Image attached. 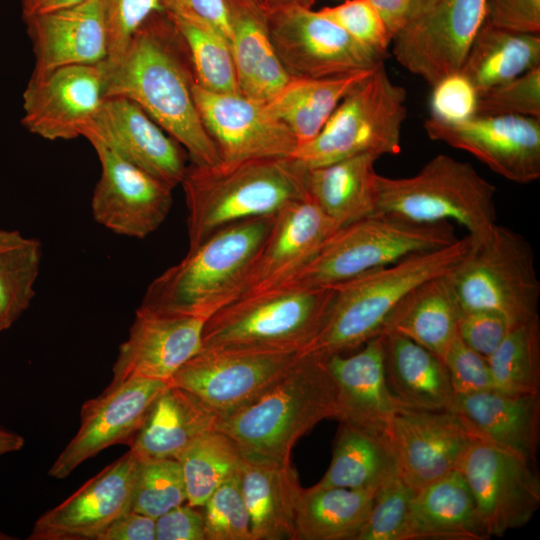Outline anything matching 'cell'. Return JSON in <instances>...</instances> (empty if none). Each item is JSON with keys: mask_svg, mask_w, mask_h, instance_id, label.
Listing matches in <instances>:
<instances>
[{"mask_svg": "<svg viewBox=\"0 0 540 540\" xmlns=\"http://www.w3.org/2000/svg\"><path fill=\"white\" fill-rule=\"evenodd\" d=\"M156 540H206L202 511L178 505L155 519Z\"/></svg>", "mask_w": 540, "mask_h": 540, "instance_id": "db71d44e", "label": "cell"}, {"mask_svg": "<svg viewBox=\"0 0 540 540\" xmlns=\"http://www.w3.org/2000/svg\"><path fill=\"white\" fill-rule=\"evenodd\" d=\"M416 490L396 473L377 491L356 540H407L409 506Z\"/></svg>", "mask_w": 540, "mask_h": 540, "instance_id": "ee69618b", "label": "cell"}, {"mask_svg": "<svg viewBox=\"0 0 540 540\" xmlns=\"http://www.w3.org/2000/svg\"><path fill=\"white\" fill-rule=\"evenodd\" d=\"M495 191L470 163L438 154L413 176L378 175L376 212L422 224L454 221L479 245L498 225Z\"/></svg>", "mask_w": 540, "mask_h": 540, "instance_id": "52a82bcc", "label": "cell"}, {"mask_svg": "<svg viewBox=\"0 0 540 540\" xmlns=\"http://www.w3.org/2000/svg\"><path fill=\"white\" fill-rule=\"evenodd\" d=\"M168 385L169 381L164 380L131 378L107 386L100 395L86 401L81 408L80 427L52 464L49 475L64 479L104 449L128 445L154 400Z\"/></svg>", "mask_w": 540, "mask_h": 540, "instance_id": "ffe728a7", "label": "cell"}, {"mask_svg": "<svg viewBox=\"0 0 540 540\" xmlns=\"http://www.w3.org/2000/svg\"><path fill=\"white\" fill-rule=\"evenodd\" d=\"M192 95L222 165L294 157L298 141L266 103L240 94L208 91L194 81Z\"/></svg>", "mask_w": 540, "mask_h": 540, "instance_id": "9a60e30c", "label": "cell"}, {"mask_svg": "<svg viewBox=\"0 0 540 540\" xmlns=\"http://www.w3.org/2000/svg\"><path fill=\"white\" fill-rule=\"evenodd\" d=\"M431 116L457 123L475 116L477 92L460 72L451 74L432 86Z\"/></svg>", "mask_w": 540, "mask_h": 540, "instance_id": "f907efd6", "label": "cell"}, {"mask_svg": "<svg viewBox=\"0 0 540 540\" xmlns=\"http://www.w3.org/2000/svg\"><path fill=\"white\" fill-rule=\"evenodd\" d=\"M252 1H254L255 3L261 5V0H252ZM261 6H262V5H261Z\"/></svg>", "mask_w": 540, "mask_h": 540, "instance_id": "03108f58", "label": "cell"}, {"mask_svg": "<svg viewBox=\"0 0 540 540\" xmlns=\"http://www.w3.org/2000/svg\"><path fill=\"white\" fill-rule=\"evenodd\" d=\"M313 0H261L262 8L266 11H272L289 6L311 7Z\"/></svg>", "mask_w": 540, "mask_h": 540, "instance_id": "94428289", "label": "cell"}, {"mask_svg": "<svg viewBox=\"0 0 540 540\" xmlns=\"http://www.w3.org/2000/svg\"><path fill=\"white\" fill-rule=\"evenodd\" d=\"M306 171L294 157L214 167L190 164L181 182L188 211L189 250L231 224L276 216L309 198Z\"/></svg>", "mask_w": 540, "mask_h": 540, "instance_id": "3957f363", "label": "cell"}, {"mask_svg": "<svg viewBox=\"0 0 540 540\" xmlns=\"http://www.w3.org/2000/svg\"><path fill=\"white\" fill-rule=\"evenodd\" d=\"M160 3L165 13L209 24L230 42L231 27L225 0H160Z\"/></svg>", "mask_w": 540, "mask_h": 540, "instance_id": "11a10c76", "label": "cell"}, {"mask_svg": "<svg viewBox=\"0 0 540 540\" xmlns=\"http://www.w3.org/2000/svg\"><path fill=\"white\" fill-rule=\"evenodd\" d=\"M427 135L466 151L501 177L518 184L540 178V118L496 115L450 123L430 116Z\"/></svg>", "mask_w": 540, "mask_h": 540, "instance_id": "2e32d148", "label": "cell"}, {"mask_svg": "<svg viewBox=\"0 0 540 540\" xmlns=\"http://www.w3.org/2000/svg\"><path fill=\"white\" fill-rule=\"evenodd\" d=\"M243 453L222 431L209 430L193 440L178 456L187 503L202 507L211 494L238 472Z\"/></svg>", "mask_w": 540, "mask_h": 540, "instance_id": "f35d334b", "label": "cell"}, {"mask_svg": "<svg viewBox=\"0 0 540 540\" xmlns=\"http://www.w3.org/2000/svg\"><path fill=\"white\" fill-rule=\"evenodd\" d=\"M462 312L493 311L513 325L538 316L540 281L528 240L497 225L487 241L448 273Z\"/></svg>", "mask_w": 540, "mask_h": 540, "instance_id": "30bf717a", "label": "cell"}, {"mask_svg": "<svg viewBox=\"0 0 540 540\" xmlns=\"http://www.w3.org/2000/svg\"><path fill=\"white\" fill-rule=\"evenodd\" d=\"M186 501L185 482L177 459L138 458L132 511L156 519Z\"/></svg>", "mask_w": 540, "mask_h": 540, "instance_id": "7bdbcfd3", "label": "cell"}, {"mask_svg": "<svg viewBox=\"0 0 540 540\" xmlns=\"http://www.w3.org/2000/svg\"><path fill=\"white\" fill-rule=\"evenodd\" d=\"M6 329H8V328L6 327V325L4 324V322L0 319V332L4 331V330H6Z\"/></svg>", "mask_w": 540, "mask_h": 540, "instance_id": "e7e4bbea", "label": "cell"}, {"mask_svg": "<svg viewBox=\"0 0 540 540\" xmlns=\"http://www.w3.org/2000/svg\"><path fill=\"white\" fill-rule=\"evenodd\" d=\"M167 15L183 41L195 83L214 93L241 95L229 40L209 24Z\"/></svg>", "mask_w": 540, "mask_h": 540, "instance_id": "60d3db41", "label": "cell"}, {"mask_svg": "<svg viewBox=\"0 0 540 540\" xmlns=\"http://www.w3.org/2000/svg\"><path fill=\"white\" fill-rule=\"evenodd\" d=\"M217 419L194 394L169 383L128 446L139 459H176L193 440L215 429Z\"/></svg>", "mask_w": 540, "mask_h": 540, "instance_id": "1f68e13d", "label": "cell"}, {"mask_svg": "<svg viewBox=\"0 0 540 540\" xmlns=\"http://www.w3.org/2000/svg\"><path fill=\"white\" fill-rule=\"evenodd\" d=\"M396 473L384 435L341 423L329 468L316 485L377 491Z\"/></svg>", "mask_w": 540, "mask_h": 540, "instance_id": "74e56055", "label": "cell"}, {"mask_svg": "<svg viewBox=\"0 0 540 540\" xmlns=\"http://www.w3.org/2000/svg\"><path fill=\"white\" fill-rule=\"evenodd\" d=\"M406 97L384 62L379 64L342 99L319 134L298 146L294 158L314 168L361 154H399Z\"/></svg>", "mask_w": 540, "mask_h": 540, "instance_id": "9c48e42d", "label": "cell"}, {"mask_svg": "<svg viewBox=\"0 0 540 540\" xmlns=\"http://www.w3.org/2000/svg\"><path fill=\"white\" fill-rule=\"evenodd\" d=\"M123 160L171 188L181 184L188 165L185 150L139 105L124 97H105L92 120L81 129Z\"/></svg>", "mask_w": 540, "mask_h": 540, "instance_id": "44dd1931", "label": "cell"}, {"mask_svg": "<svg viewBox=\"0 0 540 540\" xmlns=\"http://www.w3.org/2000/svg\"><path fill=\"white\" fill-rule=\"evenodd\" d=\"M382 334L386 383L396 402L412 409L450 411L455 393L444 362L406 337Z\"/></svg>", "mask_w": 540, "mask_h": 540, "instance_id": "4dcf8cb0", "label": "cell"}, {"mask_svg": "<svg viewBox=\"0 0 540 540\" xmlns=\"http://www.w3.org/2000/svg\"><path fill=\"white\" fill-rule=\"evenodd\" d=\"M457 239L450 222L422 224L375 212L335 230L308 262L274 289L331 287Z\"/></svg>", "mask_w": 540, "mask_h": 540, "instance_id": "8992f818", "label": "cell"}, {"mask_svg": "<svg viewBox=\"0 0 540 540\" xmlns=\"http://www.w3.org/2000/svg\"><path fill=\"white\" fill-rule=\"evenodd\" d=\"M274 219H248L217 231L156 277L139 307L208 319L237 299L243 278Z\"/></svg>", "mask_w": 540, "mask_h": 540, "instance_id": "5b68a950", "label": "cell"}, {"mask_svg": "<svg viewBox=\"0 0 540 540\" xmlns=\"http://www.w3.org/2000/svg\"><path fill=\"white\" fill-rule=\"evenodd\" d=\"M484 20L485 0H439L393 38V54L434 86L460 71Z\"/></svg>", "mask_w": 540, "mask_h": 540, "instance_id": "5bb4252c", "label": "cell"}, {"mask_svg": "<svg viewBox=\"0 0 540 540\" xmlns=\"http://www.w3.org/2000/svg\"><path fill=\"white\" fill-rule=\"evenodd\" d=\"M96 540H156L155 519L129 510L103 529Z\"/></svg>", "mask_w": 540, "mask_h": 540, "instance_id": "9f6ffc18", "label": "cell"}, {"mask_svg": "<svg viewBox=\"0 0 540 540\" xmlns=\"http://www.w3.org/2000/svg\"><path fill=\"white\" fill-rule=\"evenodd\" d=\"M24 438L16 433L0 429V456L20 450Z\"/></svg>", "mask_w": 540, "mask_h": 540, "instance_id": "91938a15", "label": "cell"}, {"mask_svg": "<svg viewBox=\"0 0 540 540\" xmlns=\"http://www.w3.org/2000/svg\"><path fill=\"white\" fill-rule=\"evenodd\" d=\"M376 491L314 485L302 488L295 517V540H356Z\"/></svg>", "mask_w": 540, "mask_h": 540, "instance_id": "e575fe53", "label": "cell"}, {"mask_svg": "<svg viewBox=\"0 0 540 540\" xmlns=\"http://www.w3.org/2000/svg\"><path fill=\"white\" fill-rule=\"evenodd\" d=\"M490 537L525 526L540 506L534 463L499 446L475 440L458 468Z\"/></svg>", "mask_w": 540, "mask_h": 540, "instance_id": "4fadbf2b", "label": "cell"}, {"mask_svg": "<svg viewBox=\"0 0 540 540\" xmlns=\"http://www.w3.org/2000/svg\"><path fill=\"white\" fill-rule=\"evenodd\" d=\"M225 1L240 93L249 99L267 103L290 80L272 45L267 13L252 0Z\"/></svg>", "mask_w": 540, "mask_h": 540, "instance_id": "f1b7e54d", "label": "cell"}, {"mask_svg": "<svg viewBox=\"0 0 540 540\" xmlns=\"http://www.w3.org/2000/svg\"><path fill=\"white\" fill-rule=\"evenodd\" d=\"M138 457L130 449L89 479L71 496L43 513L29 540H96L131 510Z\"/></svg>", "mask_w": 540, "mask_h": 540, "instance_id": "7402d4cb", "label": "cell"}, {"mask_svg": "<svg viewBox=\"0 0 540 540\" xmlns=\"http://www.w3.org/2000/svg\"><path fill=\"white\" fill-rule=\"evenodd\" d=\"M489 538L473 495L458 469L413 495L409 506L407 540Z\"/></svg>", "mask_w": 540, "mask_h": 540, "instance_id": "f546056e", "label": "cell"}, {"mask_svg": "<svg viewBox=\"0 0 540 540\" xmlns=\"http://www.w3.org/2000/svg\"><path fill=\"white\" fill-rule=\"evenodd\" d=\"M337 390L325 358L302 354L248 406L217 419L244 456L290 460L296 442L325 419H338Z\"/></svg>", "mask_w": 540, "mask_h": 540, "instance_id": "277c9868", "label": "cell"}, {"mask_svg": "<svg viewBox=\"0 0 540 540\" xmlns=\"http://www.w3.org/2000/svg\"><path fill=\"white\" fill-rule=\"evenodd\" d=\"M323 358L336 385L340 422L383 435L389 419L401 406L386 383L383 334L349 356Z\"/></svg>", "mask_w": 540, "mask_h": 540, "instance_id": "4316f807", "label": "cell"}, {"mask_svg": "<svg viewBox=\"0 0 540 540\" xmlns=\"http://www.w3.org/2000/svg\"><path fill=\"white\" fill-rule=\"evenodd\" d=\"M438 1L439 0H410V11L407 23L425 13Z\"/></svg>", "mask_w": 540, "mask_h": 540, "instance_id": "6125c7cd", "label": "cell"}, {"mask_svg": "<svg viewBox=\"0 0 540 540\" xmlns=\"http://www.w3.org/2000/svg\"><path fill=\"white\" fill-rule=\"evenodd\" d=\"M373 154H361L328 165L307 168L309 199L336 230L377 211L378 173Z\"/></svg>", "mask_w": 540, "mask_h": 540, "instance_id": "d6a6232c", "label": "cell"}, {"mask_svg": "<svg viewBox=\"0 0 540 540\" xmlns=\"http://www.w3.org/2000/svg\"><path fill=\"white\" fill-rule=\"evenodd\" d=\"M476 440L535 462L539 441V393L489 389L455 395L450 409Z\"/></svg>", "mask_w": 540, "mask_h": 540, "instance_id": "484cf974", "label": "cell"}, {"mask_svg": "<svg viewBox=\"0 0 540 540\" xmlns=\"http://www.w3.org/2000/svg\"><path fill=\"white\" fill-rule=\"evenodd\" d=\"M487 361L497 389L513 393H539V317L513 325Z\"/></svg>", "mask_w": 540, "mask_h": 540, "instance_id": "b9f144b4", "label": "cell"}, {"mask_svg": "<svg viewBox=\"0 0 540 540\" xmlns=\"http://www.w3.org/2000/svg\"><path fill=\"white\" fill-rule=\"evenodd\" d=\"M41 260L38 239L0 228V319L7 328L30 307Z\"/></svg>", "mask_w": 540, "mask_h": 540, "instance_id": "ab89813d", "label": "cell"}, {"mask_svg": "<svg viewBox=\"0 0 540 540\" xmlns=\"http://www.w3.org/2000/svg\"><path fill=\"white\" fill-rule=\"evenodd\" d=\"M539 65V34L510 32L484 22L459 72L480 94Z\"/></svg>", "mask_w": 540, "mask_h": 540, "instance_id": "8d00e7d4", "label": "cell"}, {"mask_svg": "<svg viewBox=\"0 0 540 540\" xmlns=\"http://www.w3.org/2000/svg\"><path fill=\"white\" fill-rule=\"evenodd\" d=\"M372 71L330 78H290L266 105L301 145L319 134L342 99Z\"/></svg>", "mask_w": 540, "mask_h": 540, "instance_id": "d590c367", "label": "cell"}, {"mask_svg": "<svg viewBox=\"0 0 540 540\" xmlns=\"http://www.w3.org/2000/svg\"><path fill=\"white\" fill-rule=\"evenodd\" d=\"M90 144L101 164L91 197L93 219L114 234L144 239L167 218L173 203V188L105 146Z\"/></svg>", "mask_w": 540, "mask_h": 540, "instance_id": "ac0fdd59", "label": "cell"}, {"mask_svg": "<svg viewBox=\"0 0 540 540\" xmlns=\"http://www.w3.org/2000/svg\"><path fill=\"white\" fill-rule=\"evenodd\" d=\"M443 362L455 395L497 389L487 358L469 348L458 336L448 348Z\"/></svg>", "mask_w": 540, "mask_h": 540, "instance_id": "681fc988", "label": "cell"}, {"mask_svg": "<svg viewBox=\"0 0 540 540\" xmlns=\"http://www.w3.org/2000/svg\"><path fill=\"white\" fill-rule=\"evenodd\" d=\"M104 96L139 105L185 150L191 164H221L192 95L194 76L187 51L164 11L151 15L121 57L102 62Z\"/></svg>", "mask_w": 540, "mask_h": 540, "instance_id": "6da1fadb", "label": "cell"}, {"mask_svg": "<svg viewBox=\"0 0 540 540\" xmlns=\"http://www.w3.org/2000/svg\"><path fill=\"white\" fill-rule=\"evenodd\" d=\"M475 115L540 118V65L477 94Z\"/></svg>", "mask_w": 540, "mask_h": 540, "instance_id": "bcb514c9", "label": "cell"}, {"mask_svg": "<svg viewBox=\"0 0 540 540\" xmlns=\"http://www.w3.org/2000/svg\"><path fill=\"white\" fill-rule=\"evenodd\" d=\"M460 314L447 273L413 288L393 310L382 333L406 337L443 361L458 336Z\"/></svg>", "mask_w": 540, "mask_h": 540, "instance_id": "836d02e7", "label": "cell"}, {"mask_svg": "<svg viewBox=\"0 0 540 540\" xmlns=\"http://www.w3.org/2000/svg\"><path fill=\"white\" fill-rule=\"evenodd\" d=\"M335 230L309 198L280 211L243 278L236 300L277 287L308 262Z\"/></svg>", "mask_w": 540, "mask_h": 540, "instance_id": "cb8c5ba5", "label": "cell"}, {"mask_svg": "<svg viewBox=\"0 0 540 540\" xmlns=\"http://www.w3.org/2000/svg\"><path fill=\"white\" fill-rule=\"evenodd\" d=\"M393 38L404 28L409 18L410 0H368Z\"/></svg>", "mask_w": 540, "mask_h": 540, "instance_id": "6f0895ef", "label": "cell"}, {"mask_svg": "<svg viewBox=\"0 0 540 540\" xmlns=\"http://www.w3.org/2000/svg\"><path fill=\"white\" fill-rule=\"evenodd\" d=\"M318 12L356 41L386 58L392 39L381 17L368 0H347Z\"/></svg>", "mask_w": 540, "mask_h": 540, "instance_id": "7dc6e473", "label": "cell"}, {"mask_svg": "<svg viewBox=\"0 0 540 540\" xmlns=\"http://www.w3.org/2000/svg\"><path fill=\"white\" fill-rule=\"evenodd\" d=\"M266 13L272 45L290 78L344 76L372 70L386 59L311 7Z\"/></svg>", "mask_w": 540, "mask_h": 540, "instance_id": "8fae6325", "label": "cell"}, {"mask_svg": "<svg viewBox=\"0 0 540 540\" xmlns=\"http://www.w3.org/2000/svg\"><path fill=\"white\" fill-rule=\"evenodd\" d=\"M107 33V57L112 62L123 55L143 23L164 11L160 0H103Z\"/></svg>", "mask_w": 540, "mask_h": 540, "instance_id": "c3c4849f", "label": "cell"}, {"mask_svg": "<svg viewBox=\"0 0 540 540\" xmlns=\"http://www.w3.org/2000/svg\"><path fill=\"white\" fill-rule=\"evenodd\" d=\"M83 0H20L23 20L75 5Z\"/></svg>", "mask_w": 540, "mask_h": 540, "instance_id": "680465c9", "label": "cell"}, {"mask_svg": "<svg viewBox=\"0 0 540 540\" xmlns=\"http://www.w3.org/2000/svg\"><path fill=\"white\" fill-rule=\"evenodd\" d=\"M23 21L32 44L33 75L61 66L100 64L107 57L103 0H83Z\"/></svg>", "mask_w": 540, "mask_h": 540, "instance_id": "d4e9b609", "label": "cell"}, {"mask_svg": "<svg viewBox=\"0 0 540 540\" xmlns=\"http://www.w3.org/2000/svg\"><path fill=\"white\" fill-rule=\"evenodd\" d=\"M333 292L278 288L236 300L205 320L202 348L301 353L318 332Z\"/></svg>", "mask_w": 540, "mask_h": 540, "instance_id": "ba28073f", "label": "cell"}, {"mask_svg": "<svg viewBox=\"0 0 540 540\" xmlns=\"http://www.w3.org/2000/svg\"><path fill=\"white\" fill-rule=\"evenodd\" d=\"M484 22L510 32L539 34L540 0H485Z\"/></svg>", "mask_w": 540, "mask_h": 540, "instance_id": "f5cc1de1", "label": "cell"}, {"mask_svg": "<svg viewBox=\"0 0 540 540\" xmlns=\"http://www.w3.org/2000/svg\"><path fill=\"white\" fill-rule=\"evenodd\" d=\"M202 508L206 540H253L238 472L221 484Z\"/></svg>", "mask_w": 540, "mask_h": 540, "instance_id": "f6af8a7d", "label": "cell"}, {"mask_svg": "<svg viewBox=\"0 0 540 540\" xmlns=\"http://www.w3.org/2000/svg\"><path fill=\"white\" fill-rule=\"evenodd\" d=\"M513 324L493 311L462 312L458 337L472 350L488 358L502 343Z\"/></svg>", "mask_w": 540, "mask_h": 540, "instance_id": "816d5d0a", "label": "cell"}, {"mask_svg": "<svg viewBox=\"0 0 540 540\" xmlns=\"http://www.w3.org/2000/svg\"><path fill=\"white\" fill-rule=\"evenodd\" d=\"M12 539V537L4 534L3 532L0 531V540H10Z\"/></svg>", "mask_w": 540, "mask_h": 540, "instance_id": "be15d7a7", "label": "cell"}, {"mask_svg": "<svg viewBox=\"0 0 540 540\" xmlns=\"http://www.w3.org/2000/svg\"><path fill=\"white\" fill-rule=\"evenodd\" d=\"M299 356L298 352L201 348L169 383L194 394L220 418L254 402Z\"/></svg>", "mask_w": 540, "mask_h": 540, "instance_id": "7c38bea8", "label": "cell"}, {"mask_svg": "<svg viewBox=\"0 0 540 540\" xmlns=\"http://www.w3.org/2000/svg\"><path fill=\"white\" fill-rule=\"evenodd\" d=\"M474 245L466 234L448 246L409 255L331 286L333 297L321 326L301 353L328 357L359 349L382 334L393 310L413 288L451 272Z\"/></svg>", "mask_w": 540, "mask_h": 540, "instance_id": "7a4b0ae2", "label": "cell"}, {"mask_svg": "<svg viewBox=\"0 0 540 540\" xmlns=\"http://www.w3.org/2000/svg\"><path fill=\"white\" fill-rule=\"evenodd\" d=\"M383 435L398 475L416 491L456 470L476 440L450 411L403 406L391 416Z\"/></svg>", "mask_w": 540, "mask_h": 540, "instance_id": "e0dca14e", "label": "cell"}, {"mask_svg": "<svg viewBox=\"0 0 540 540\" xmlns=\"http://www.w3.org/2000/svg\"><path fill=\"white\" fill-rule=\"evenodd\" d=\"M238 476L253 540H295L302 487L290 460L243 455Z\"/></svg>", "mask_w": 540, "mask_h": 540, "instance_id": "83f0119b", "label": "cell"}, {"mask_svg": "<svg viewBox=\"0 0 540 540\" xmlns=\"http://www.w3.org/2000/svg\"><path fill=\"white\" fill-rule=\"evenodd\" d=\"M204 322L138 307L128 337L119 346L108 387L131 378L170 381L201 350Z\"/></svg>", "mask_w": 540, "mask_h": 540, "instance_id": "603a6c76", "label": "cell"}, {"mask_svg": "<svg viewBox=\"0 0 540 540\" xmlns=\"http://www.w3.org/2000/svg\"><path fill=\"white\" fill-rule=\"evenodd\" d=\"M102 63L68 65L31 74L24 89L22 125L46 140H71L98 112L104 100Z\"/></svg>", "mask_w": 540, "mask_h": 540, "instance_id": "d6986e66", "label": "cell"}]
</instances>
